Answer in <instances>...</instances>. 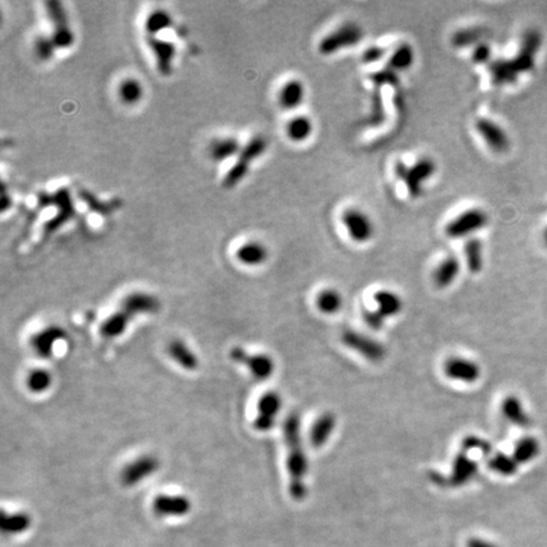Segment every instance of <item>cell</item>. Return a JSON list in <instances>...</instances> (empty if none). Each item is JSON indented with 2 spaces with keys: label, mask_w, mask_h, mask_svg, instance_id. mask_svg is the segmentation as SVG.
<instances>
[{
  "label": "cell",
  "mask_w": 547,
  "mask_h": 547,
  "mask_svg": "<svg viewBox=\"0 0 547 547\" xmlns=\"http://www.w3.org/2000/svg\"><path fill=\"white\" fill-rule=\"evenodd\" d=\"M488 222L489 217L483 209L472 208L451 219L444 227V233L450 239H470L472 233L483 230L488 225Z\"/></svg>",
  "instance_id": "obj_7"
},
{
  "label": "cell",
  "mask_w": 547,
  "mask_h": 547,
  "mask_svg": "<svg viewBox=\"0 0 547 547\" xmlns=\"http://www.w3.org/2000/svg\"><path fill=\"white\" fill-rule=\"evenodd\" d=\"M281 397L276 391H267L257 403V416L253 421L256 431H270L276 424V418L281 410Z\"/></svg>",
  "instance_id": "obj_13"
},
{
  "label": "cell",
  "mask_w": 547,
  "mask_h": 547,
  "mask_svg": "<svg viewBox=\"0 0 547 547\" xmlns=\"http://www.w3.org/2000/svg\"><path fill=\"white\" fill-rule=\"evenodd\" d=\"M66 332L57 326H51L37 332L31 338V347L36 355L42 359H48L54 354L55 346L59 342L65 340Z\"/></svg>",
  "instance_id": "obj_18"
},
{
  "label": "cell",
  "mask_w": 547,
  "mask_h": 547,
  "mask_svg": "<svg viewBox=\"0 0 547 547\" xmlns=\"http://www.w3.org/2000/svg\"><path fill=\"white\" fill-rule=\"evenodd\" d=\"M172 26H174V21L170 14L164 9L152 10L144 22V29L147 32V37H158V33L164 32Z\"/></svg>",
  "instance_id": "obj_32"
},
{
  "label": "cell",
  "mask_w": 547,
  "mask_h": 547,
  "mask_svg": "<svg viewBox=\"0 0 547 547\" xmlns=\"http://www.w3.org/2000/svg\"><path fill=\"white\" fill-rule=\"evenodd\" d=\"M466 265L469 271L472 274H479L484 265V256H483V243L477 237H470L466 239L464 245Z\"/></svg>",
  "instance_id": "obj_31"
},
{
  "label": "cell",
  "mask_w": 547,
  "mask_h": 547,
  "mask_svg": "<svg viewBox=\"0 0 547 547\" xmlns=\"http://www.w3.org/2000/svg\"><path fill=\"white\" fill-rule=\"evenodd\" d=\"M492 57V47L486 42H480L477 45L472 52V61L475 63H490Z\"/></svg>",
  "instance_id": "obj_43"
},
{
  "label": "cell",
  "mask_w": 547,
  "mask_h": 547,
  "mask_svg": "<svg viewBox=\"0 0 547 547\" xmlns=\"http://www.w3.org/2000/svg\"><path fill=\"white\" fill-rule=\"evenodd\" d=\"M364 321L366 322V324L369 326L370 329H383L384 323L387 321V318L380 315L376 309H366L364 310Z\"/></svg>",
  "instance_id": "obj_44"
},
{
  "label": "cell",
  "mask_w": 547,
  "mask_h": 547,
  "mask_svg": "<svg viewBox=\"0 0 547 547\" xmlns=\"http://www.w3.org/2000/svg\"><path fill=\"white\" fill-rule=\"evenodd\" d=\"M147 45L156 60L158 73L163 76L171 75L177 55L175 45L158 37H147Z\"/></svg>",
  "instance_id": "obj_17"
},
{
  "label": "cell",
  "mask_w": 547,
  "mask_h": 547,
  "mask_svg": "<svg viewBox=\"0 0 547 547\" xmlns=\"http://www.w3.org/2000/svg\"><path fill=\"white\" fill-rule=\"evenodd\" d=\"M241 150L242 146L239 144V140L233 137H220L213 140L208 147V153L213 161L222 163L233 156H239Z\"/></svg>",
  "instance_id": "obj_25"
},
{
  "label": "cell",
  "mask_w": 547,
  "mask_h": 547,
  "mask_svg": "<svg viewBox=\"0 0 547 547\" xmlns=\"http://www.w3.org/2000/svg\"><path fill=\"white\" fill-rule=\"evenodd\" d=\"M542 43V36L539 31H527L520 41V51L512 59H498L489 63V74L497 87L517 82L520 74L530 73L536 65V55Z\"/></svg>",
  "instance_id": "obj_2"
},
{
  "label": "cell",
  "mask_w": 547,
  "mask_h": 547,
  "mask_svg": "<svg viewBox=\"0 0 547 547\" xmlns=\"http://www.w3.org/2000/svg\"><path fill=\"white\" fill-rule=\"evenodd\" d=\"M478 474V464L469 458L467 452L461 450L454 458L451 474L447 478V483L452 486H461L469 483Z\"/></svg>",
  "instance_id": "obj_20"
},
{
  "label": "cell",
  "mask_w": 547,
  "mask_h": 547,
  "mask_svg": "<svg viewBox=\"0 0 547 547\" xmlns=\"http://www.w3.org/2000/svg\"><path fill=\"white\" fill-rule=\"evenodd\" d=\"M306 98V87L301 80H290L281 87L279 91V104L283 110L298 108Z\"/></svg>",
  "instance_id": "obj_27"
},
{
  "label": "cell",
  "mask_w": 547,
  "mask_h": 547,
  "mask_svg": "<svg viewBox=\"0 0 547 547\" xmlns=\"http://www.w3.org/2000/svg\"><path fill=\"white\" fill-rule=\"evenodd\" d=\"M153 513L161 517H183L190 512L192 502L185 495H170V494H160L152 502Z\"/></svg>",
  "instance_id": "obj_15"
},
{
  "label": "cell",
  "mask_w": 547,
  "mask_h": 547,
  "mask_svg": "<svg viewBox=\"0 0 547 547\" xmlns=\"http://www.w3.org/2000/svg\"><path fill=\"white\" fill-rule=\"evenodd\" d=\"M541 452L540 441L532 436L520 438L513 449L512 456L518 465L528 464L539 458Z\"/></svg>",
  "instance_id": "obj_29"
},
{
  "label": "cell",
  "mask_w": 547,
  "mask_h": 547,
  "mask_svg": "<svg viewBox=\"0 0 547 547\" xmlns=\"http://www.w3.org/2000/svg\"><path fill=\"white\" fill-rule=\"evenodd\" d=\"M45 203H47V205H51V203H52L59 209L57 216L48 222L46 230H45L46 233L54 232L57 228H60L63 223H66L68 219L74 217L73 199L70 197V193L66 189H60L54 195L47 197V202H45ZM42 205H43V203H42L41 207Z\"/></svg>",
  "instance_id": "obj_19"
},
{
  "label": "cell",
  "mask_w": 547,
  "mask_h": 547,
  "mask_svg": "<svg viewBox=\"0 0 547 547\" xmlns=\"http://www.w3.org/2000/svg\"><path fill=\"white\" fill-rule=\"evenodd\" d=\"M463 450L466 452L478 450V451L486 454V452L490 451V444H488L486 440L478 437V436H467L463 441Z\"/></svg>",
  "instance_id": "obj_42"
},
{
  "label": "cell",
  "mask_w": 547,
  "mask_h": 547,
  "mask_svg": "<svg viewBox=\"0 0 547 547\" xmlns=\"http://www.w3.org/2000/svg\"><path fill=\"white\" fill-rule=\"evenodd\" d=\"M475 128L490 150L503 152L509 147V137L500 124L489 118H479Z\"/></svg>",
  "instance_id": "obj_16"
},
{
  "label": "cell",
  "mask_w": 547,
  "mask_h": 547,
  "mask_svg": "<svg viewBox=\"0 0 547 547\" xmlns=\"http://www.w3.org/2000/svg\"><path fill=\"white\" fill-rule=\"evenodd\" d=\"M469 546L470 547H495L492 544H489V542H486V541L483 540H472L469 542Z\"/></svg>",
  "instance_id": "obj_47"
},
{
  "label": "cell",
  "mask_w": 547,
  "mask_h": 547,
  "mask_svg": "<svg viewBox=\"0 0 547 547\" xmlns=\"http://www.w3.org/2000/svg\"><path fill=\"white\" fill-rule=\"evenodd\" d=\"M26 384H27L28 389L31 390L32 393L40 394V393L46 391L51 387L52 376L46 370L36 369L28 374Z\"/></svg>",
  "instance_id": "obj_39"
},
{
  "label": "cell",
  "mask_w": 547,
  "mask_h": 547,
  "mask_svg": "<svg viewBox=\"0 0 547 547\" xmlns=\"http://www.w3.org/2000/svg\"><path fill=\"white\" fill-rule=\"evenodd\" d=\"M313 122L307 116H297L287 124V135L293 142H303L312 136Z\"/></svg>",
  "instance_id": "obj_34"
},
{
  "label": "cell",
  "mask_w": 547,
  "mask_h": 547,
  "mask_svg": "<svg viewBox=\"0 0 547 547\" xmlns=\"http://www.w3.org/2000/svg\"><path fill=\"white\" fill-rule=\"evenodd\" d=\"M489 469L502 477H513L518 472V464L512 455L498 452L489 460Z\"/></svg>",
  "instance_id": "obj_38"
},
{
  "label": "cell",
  "mask_w": 547,
  "mask_h": 547,
  "mask_svg": "<svg viewBox=\"0 0 547 547\" xmlns=\"http://www.w3.org/2000/svg\"><path fill=\"white\" fill-rule=\"evenodd\" d=\"M486 36V29L480 27H470L460 29L452 34L451 43L454 47L465 48L479 45Z\"/></svg>",
  "instance_id": "obj_36"
},
{
  "label": "cell",
  "mask_w": 547,
  "mask_h": 547,
  "mask_svg": "<svg viewBox=\"0 0 547 547\" xmlns=\"http://www.w3.org/2000/svg\"><path fill=\"white\" fill-rule=\"evenodd\" d=\"M444 375L458 383L474 384L481 375V369L478 363L467 357L452 356L444 364Z\"/></svg>",
  "instance_id": "obj_14"
},
{
  "label": "cell",
  "mask_w": 547,
  "mask_h": 547,
  "mask_svg": "<svg viewBox=\"0 0 547 547\" xmlns=\"http://www.w3.org/2000/svg\"><path fill=\"white\" fill-rule=\"evenodd\" d=\"M32 523V518L28 516L27 513H1V530L6 534H22L27 531Z\"/></svg>",
  "instance_id": "obj_35"
},
{
  "label": "cell",
  "mask_w": 547,
  "mask_h": 547,
  "mask_svg": "<svg viewBox=\"0 0 547 547\" xmlns=\"http://www.w3.org/2000/svg\"><path fill=\"white\" fill-rule=\"evenodd\" d=\"M160 461L153 455H142L130 461L121 472V481L126 486H135L158 472Z\"/></svg>",
  "instance_id": "obj_12"
},
{
  "label": "cell",
  "mask_w": 547,
  "mask_h": 547,
  "mask_svg": "<svg viewBox=\"0 0 547 547\" xmlns=\"http://www.w3.org/2000/svg\"><path fill=\"white\" fill-rule=\"evenodd\" d=\"M337 418L332 412H324L315 419L310 431H309V442L313 449H322L327 444L332 433L335 431Z\"/></svg>",
  "instance_id": "obj_21"
},
{
  "label": "cell",
  "mask_w": 547,
  "mask_h": 547,
  "mask_svg": "<svg viewBox=\"0 0 547 547\" xmlns=\"http://www.w3.org/2000/svg\"><path fill=\"white\" fill-rule=\"evenodd\" d=\"M500 410L503 417L506 418L509 424L517 427H527L530 424V416L522 400L517 396H507L502 402Z\"/></svg>",
  "instance_id": "obj_24"
},
{
  "label": "cell",
  "mask_w": 547,
  "mask_h": 547,
  "mask_svg": "<svg viewBox=\"0 0 547 547\" xmlns=\"http://www.w3.org/2000/svg\"><path fill=\"white\" fill-rule=\"evenodd\" d=\"M387 54V50L380 46H370L366 48L361 55L364 63H375L379 62Z\"/></svg>",
  "instance_id": "obj_45"
},
{
  "label": "cell",
  "mask_w": 547,
  "mask_h": 547,
  "mask_svg": "<svg viewBox=\"0 0 547 547\" xmlns=\"http://www.w3.org/2000/svg\"><path fill=\"white\" fill-rule=\"evenodd\" d=\"M414 57L416 55H414L413 47L410 46V43L404 42L391 52V55L388 59L387 68L396 71V73L408 70L414 63Z\"/></svg>",
  "instance_id": "obj_30"
},
{
  "label": "cell",
  "mask_w": 547,
  "mask_h": 547,
  "mask_svg": "<svg viewBox=\"0 0 547 547\" xmlns=\"http://www.w3.org/2000/svg\"><path fill=\"white\" fill-rule=\"evenodd\" d=\"M267 147V141L262 136H255L245 146H242V150L239 152L236 163L223 179V186L231 189L239 184V181L246 177L253 161L264 155Z\"/></svg>",
  "instance_id": "obj_5"
},
{
  "label": "cell",
  "mask_w": 547,
  "mask_h": 547,
  "mask_svg": "<svg viewBox=\"0 0 547 547\" xmlns=\"http://www.w3.org/2000/svg\"><path fill=\"white\" fill-rule=\"evenodd\" d=\"M34 54L41 61H48L55 55V42L51 36H38L33 45Z\"/></svg>",
  "instance_id": "obj_40"
},
{
  "label": "cell",
  "mask_w": 547,
  "mask_h": 547,
  "mask_svg": "<svg viewBox=\"0 0 547 547\" xmlns=\"http://www.w3.org/2000/svg\"><path fill=\"white\" fill-rule=\"evenodd\" d=\"M342 225L346 228L350 237L355 242L364 243L373 239L375 228L374 223L366 213L360 209L350 208L345 211L341 217Z\"/></svg>",
  "instance_id": "obj_11"
},
{
  "label": "cell",
  "mask_w": 547,
  "mask_h": 547,
  "mask_svg": "<svg viewBox=\"0 0 547 547\" xmlns=\"http://www.w3.org/2000/svg\"><path fill=\"white\" fill-rule=\"evenodd\" d=\"M341 341L346 347L355 351L371 363H380L387 356L383 343L355 329H346L341 335Z\"/></svg>",
  "instance_id": "obj_8"
},
{
  "label": "cell",
  "mask_w": 547,
  "mask_h": 547,
  "mask_svg": "<svg viewBox=\"0 0 547 547\" xmlns=\"http://www.w3.org/2000/svg\"><path fill=\"white\" fill-rule=\"evenodd\" d=\"M269 251L267 246L257 241H250L239 247L236 253L237 260L246 267H259L267 260Z\"/></svg>",
  "instance_id": "obj_28"
},
{
  "label": "cell",
  "mask_w": 547,
  "mask_h": 547,
  "mask_svg": "<svg viewBox=\"0 0 547 547\" xmlns=\"http://www.w3.org/2000/svg\"><path fill=\"white\" fill-rule=\"evenodd\" d=\"M364 38L363 28L359 24L349 22L342 24L334 32L322 38L318 50L322 55L329 56L340 52L343 48L354 47Z\"/></svg>",
  "instance_id": "obj_6"
},
{
  "label": "cell",
  "mask_w": 547,
  "mask_h": 547,
  "mask_svg": "<svg viewBox=\"0 0 547 547\" xmlns=\"http://www.w3.org/2000/svg\"><path fill=\"white\" fill-rule=\"evenodd\" d=\"M436 163L431 158H418L413 165L398 161L394 166L397 178L403 183L412 198H419L424 193V184L436 172Z\"/></svg>",
  "instance_id": "obj_4"
},
{
  "label": "cell",
  "mask_w": 547,
  "mask_h": 547,
  "mask_svg": "<svg viewBox=\"0 0 547 547\" xmlns=\"http://www.w3.org/2000/svg\"><path fill=\"white\" fill-rule=\"evenodd\" d=\"M118 96L126 105H135L142 99L144 88L138 80L128 77L119 84Z\"/></svg>",
  "instance_id": "obj_37"
},
{
  "label": "cell",
  "mask_w": 547,
  "mask_h": 547,
  "mask_svg": "<svg viewBox=\"0 0 547 547\" xmlns=\"http://www.w3.org/2000/svg\"><path fill=\"white\" fill-rule=\"evenodd\" d=\"M284 441L287 444V470L289 475V493L294 500H303L307 495L306 479L308 474V458L301 442V417L292 412L283 426Z\"/></svg>",
  "instance_id": "obj_1"
},
{
  "label": "cell",
  "mask_w": 547,
  "mask_h": 547,
  "mask_svg": "<svg viewBox=\"0 0 547 547\" xmlns=\"http://www.w3.org/2000/svg\"><path fill=\"white\" fill-rule=\"evenodd\" d=\"M230 357L234 363L246 366L257 380H267L275 371V363L267 354H250L246 350L236 346L230 351Z\"/></svg>",
  "instance_id": "obj_10"
},
{
  "label": "cell",
  "mask_w": 547,
  "mask_h": 547,
  "mask_svg": "<svg viewBox=\"0 0 547 547\" xmlns=\"http://www.w3.org/2000/svg\"><path fill=\"white\" fill-rule=\"evenodd\" d=\"M46 13L50 23L52 24V40L55 42L56 47H71L75 41L74 32L68 24V14L61 3L59 1H47L45 3Z\"/></svg>",
  "instance_id": "obj_9"
},
{
  "label": "cell",
  "mask_w": 547,
  "mask_h": 547,
  "mask_svg": "<svg viewBox=\"0 0 547 547\" xmlns=\"http://www.w3.org/2000/svg\"><path fill=\"white\" fill-rule=\"evenodd\" d=\"M167 354L181 369L194 371L199 368L198 356L183 340H172L167 346Z\"/></svg>",
  "instance_id": "obj_23"
},
{
  "label": "cell",
  "mask_w": 547,
  "mask_h": 547,
  "mask_svg": "<svg viewBox=\"0 0 547 547\" xmlns=\"http://www.w3.org/2000/svg\"><path fill=\"white\" fill-rule=\"evenodd\" d=\"M544 242H545V245L547 246V228L545 230V232H544Z\"/></svg>",
  "instance_id": "obj_48"
},
{
  "label": "cell",
  "mask_w": 547,
  "mask_h": 547,
  "mask_svg": "<svg viewBox=\"0 0 547 547\" xmlns=\"http://www.w3.org/2000/svg\"><path fill=\"white\" fill-rule=\"evenodd\" d=\"M371 122L375 124V122H382L384 119V107L383 99L380 96L379 88H376V91L373 96V110H371Z\"/></svg>",
  "instance_id": "obj_46"
},
{
  "label": "cell",
  "mask_w": 547,
  "mask_h": 547,
  "mask_svg": "<svg viewBox=\"0 0 547 547\" xmlns=\"http://www.w3.org/2000/svg\"><path fill=\"white\" fill-rule=\"evenodd\" d=\"M317 308L323 315H334L338 313L343 306L341 293L336 289H324L315 299Z\"/></svg>",
  "instance_id": "obj_33"
},
{
  "label": "cell",
  "mask_w": 547,
  "mask_h": 547,
  "mask_svg": "<svg viewBox=\"0 0 547 547\" xmlns=\"http://www.w3.org/2000/svg\"><path fill=\"white\" fill-rule=\"evenodd\" d=\"M370 80L375 85L376 88H380L383 85H393L396 87L399 82V77H398V73L390 70V68H384L382 71H377L370 75Z\"/></svg>",
  "instance_id": "obj_41"
},
{
  "label": "cell",
  "mask_w": 547,
  "mask_h": 547,
  "mask_svg": "<svg viewBox=\"0 0 547 547\" xmlns=\"http://www.w3.org/2000/svg\"><path fill=\"white\" fill-rule=\"evenodd\" d=\"M376 310L387 320L399 315L403 309V301L399 295L388 289H380L374 294Z\"/></svg>",
  "instance_id": "obj_26"
},
{
  "label": "cell",
  "mask_w": 547,
  "mask_h": 547,
  "mask_svg": "<svg viewBox=\"0 0 547 547\" xmlns=\"http://www.w3.org/2000/svg\"><path fill=\"white\" fill-rule=\"evenodd\" d=\"M461 270V264L456 256L450 255L444 257V260L438 264L437 267L433 270L432 279L433 284L438 289H446L450 287L454 281L458 279V274Z\"/></svg>",
  "instance_id": "obj_22"
},
{
  "label": "cell",
  "mask_w": 547,
  "mask_h": 547,
  "mask_svg": "<svg viewBox=\"0 0 547 547\" xmlns=\"http://www.w3.org/2000/svg\"><path fill=\"white\" fill-rule=\"evenodd\" d=\"M160 309V301L155 295L136 292L127 295L119 308L100 324V336L105 340H114L123 335L130 322L138 315L155 313Z\"/></svg>",
  "instance_id": "obj_3"
}]
</instances>
